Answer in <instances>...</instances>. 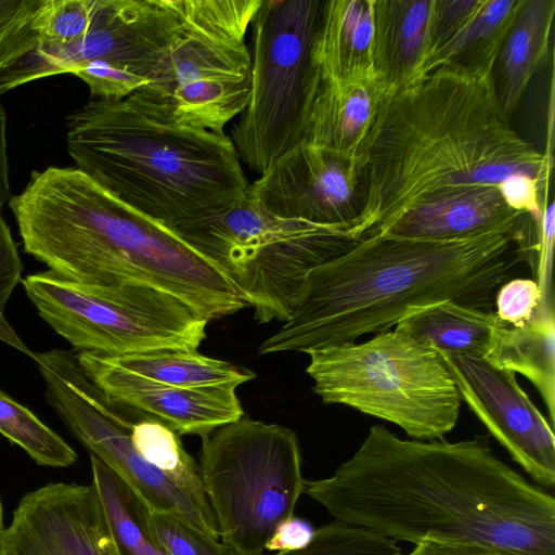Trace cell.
Returning a JSON list of instances; mask_svg holds the SVG:
<instances>
[{"instance_id": "6da1fadb", "label": "cell", "mask_w": 555, "mask_h": 555, "mask_svg": "<svg viewBox=\"0 0 555 555\" xmlns=\"http://www.w3.org/2000/svg\"><path fill=\"white\" fill-rule=\"evenodd\" d=\"M304 493L336 520L395 541L555 555V500L501 461L488 436L401 439L370 427L354 453Z\"/></svg>"}, {"instance_id": "7a4b0ae2", "label": "cell", "mask_w": 555, "mask_h": 555, "mask_svg": "<svg viewBox=\"0 0 555 555\" xmlns=\"http://www.w3.org/2000/svg\"><path fill=\"white\" fill-rule=\"evenodd\" d=\"M363 210L357 241L382 233L417 204L461 190L502 195L528 180L547 186L552 156L517 134L493 76L442 65L383 99L358 155Z\"/></svg>"}, {"instance_id": "3957f363", "label": "cell", "mask_w": 555, "mask_h": 555, "mask_svg": "<svg viewBox=\"0 0 555 555\" xmlns=\"http://www.w3.org/2000/svg\"><path fill=\"white\" fill-rule=\"evenodd\" d=\"M515 236L492 232L456 241L376 234L308 274L283 325L258 353H311L390 331L411 310L451 300L493 311L499 287L520 260Z\"/></svg>"}, {"instance_id": "277c9868", "label": "cell", "mask_w": 555, "mask_h": 555, "mask_svg": "<svg viewBox=\"0 0 555 555\" xmlns=\"http://www.w3.org/2000/svg\"><path fill=\"white\" fill-rule=\"evenodd\" d=\"M9 206L24 250L64 279L99 286L149 285L208 322L247 306L211 262L77 167L33 171Z\"/></svg>"}, {"instance_id": "5b68a950", "label": "cell", "mask_w": 555, "mask_h": 555, "mask_svg": "<svg viewBox=\"0 0 555 555\" xmlns=\"http://www.w3.org/2000/svg\"><path fill=\"white\" fill-rule=\"evenodd\" d=\"M66 143L78 169L176 235L242 202L249 186L225 132L166 120L129 96L74 111Z\"/></svg>"}, {"instance_id": "8992f818", "label": "cell", "mask_w": 555, "mask_h": 555, "mask_svg": "<svg viewBox=\"0 0 555 555\" xmlns=\"http://www.w3.org/2000/svg\"><path fill=\"white\" fill-rule=\"evenodd\" d=\"M261 1L175 0L182 28L129 98L166 120L223 133L249 100L245 35Z\"/></svg>"}, {"instance_id": "52a82bcc", "label": "cell", "mask_w": 555, "mask_h": 555, "mask_svg": "<svg viewBox=\"0 0 555 555\" xmlns=\"http://www.w3.org/2000/svg\"><path fill=\"white\" fill-rule=\"evenodd\" d=\"M309 357L306 371L323 403L392 423L423 441L443 439L456 425L462 400L438 351L400 332Z\"/></svg>"}, {"instance_id": "ba28073f", "label": "cell", "mask_w": 555, "mask_h": 555, "mask_svg": "<svg viewBox=\"0 0 555 555\" xmlns=\"http://www.w3.org/2000/svg\"><path fill=\"white\" fill-rule=\"evenodd\" d=\"M177 236L230 281L261 323L285 322L310 271L357 243L348 230L282 218L247 197Z\"/></svg>"}, {"instance_id": "9c48e42d", "label": "cell", "mask_w": 555, "mask_h": 555, "mask_svg": "<svg viewBox=\"0 0 555 555\" xmlns=\"http://www.w3.org/2000/svg\"><path fill=\"white\" fill-rule=\"evenodd\" d=\"M198 467L221 542L234 555H263L304 494L296 434L243 416L203 437Z\"/></svg>"}, {"instance_id": "30bf717a", "label": "cell", "mask_w": 555, "mask_h": 555, "mask_svg": "<svg viewBox=\"0 0 555 555\" xmlns=\"http://www.w3.org/2000/svg\"><path fill=\"white\" fill-rule=\"evenodd\" d=\"M22 284L39 315L78 352L196 350L206 338L205 318L149 285L81 284L50 270L29 274Z\"/></svg>"}, {"instance_id": "8fae6325", "label": "cell", "mask_w": 555, "mask_h": 555, "mask_svg": "<svg viewBox=\"0 0 555 555\" xmlns=\"http://www.w3.org/2000/svg\"><path fill=\"white\" fill-rule=\"evenodd\" d=\"M322 4L262 0L250 22V94L230 138L240 159L259 175L301 142L310 50Z\"/></svg>"}, {"instance_id": "7c38bea8", "label": "cell", "mask_w": 555, "mask_h": 555, "mask_svg": "<svg viewBox=\"0 0 555 555\" xmlns=\"http://www.w3.org/2000/svg\"><path fill=\"white\" fill-rule=\"evenodd\" d=\"M182 21L173 0H96L88 30L67 42L43 41L14 24L0 37V95L33 80L105 63L150 81Z\"/></svg>"}, {"instance_id": "4fadbf2b", "label": "cell", "mask_w": 555, "mask_h": 555, "mask_svg": "<svg viewBox=\"0 0 555 555\" xmlns=\"http://www.w3.org/2000/svg\"><path fill=\"white\" fill-rule=\"evenodd\" d=\"M46 399L68 430L151 511L172 513L219 539L212 513L203 509L134 449L130 431L140 412L105 396L80 367L74 352L52 349L37 361Z\"/></svg>"}, {"instance_id": "5bb4252c", "label": "cell", "mask_w": 555, "mask_h": 555, "mask_svg": "<svg viewBox=\"0 0 555 555\" xmlns=\"http://www.w3.org/2000/svg\"><path fill=\"white\" fill-rule=\"evenodd\" d=\"M246 197L282 218L350 231L363 210L359 162L301 141L249 183Z\"/></svg>"}, {"instance_id": "9a60e30c", "label": "cell", "mask_w": 555, "mask_h": 555, "mask_svg": "<svg viewBox=\"0 0 555 555\" xmlns=\"http://www.w3.org/2000/svg\"><path fill=\"white\" fill-rule=\"evenodd\" d=\"M460 398L540 487L555 485L553 425L519 386L516 374L487 359L437 350Z\"/></svg>"}, {"instance_id": "2e32d148", "label": "cell", "mask_w": 555, "mask_h": 555, "mask_svg": "<svg viewBox=\"0 0 555 555\" xmlns=\"http://www.w3.org/2000/svg\"><path fill=\"white\" fill-rule=\"evenodd\" d=\"M0 555H116L94 486L49 482L27 492L2 531Z\"/></svg>"}, {"instance_id": "e0dca14e", "label": "cell", "mask_w": 555, "mask_h": 555, "mask_svg": "<svg viewBox=\"0 0 555 555\" xmlns=\"http://www.w3.org/2000/svg\"><path fill=\"white\" fill-rule=\"evenodd\" d=\"M76 357L85 374L107 398L160 421L179 436L203 438L244 416L234 385L171 386L124 371L100 353L78 352Z\"/></svg>"}, {"instance_id": "ac0fdd59", "label": "cell", "mask_w": 555, "mask_h": 555, "mask_svg": "<svg viewBox=\"0 0 555 555\" xmlns=\"http://www.w3.org/2000/svg\"><path fill=\"white\" fill-rule=\"evenodd\" d=\"M528 218L513 209L498 188L481 186L417 204L379 234L444 242L502 232L515 236L518 250L524 251L530 245Z\"/></svg>"}, {"instance_id": "d6986e66", "label": "cell", "mask_w": 555, "mask_h": 555, "mask_svg": "<svg viewBox=\"0 0 555 555\" xmlns=\"http://www.w3.org/2000/svg\"><path fill=\"white\" fill-rule=\"evenodd\" d=\"M386 88L375 72L324 78L312 68L302 113L301 141L358 160Z\"/></svg>"}, {"instance_id": "ffe728a7", "label": "cell", "mask_w": 555, "mask_h": 555, "mask_svg": "<svg viewBox=\"0 0 555 555\" xmlns=\"http://www.w3.org/2000/svg\"><path fill=\"white\" fill-rule=\"evenodd\" d=\"M434 0H373L372 60L386 95L425 76Z\"/></svg>"}, {"instance_id": "44dd1931", "label": "cell", "mask_w": 555, "mask_h": 555, "mask_svg": "<svg viewBox=\"0 0 555 555\" xmlns=\"http://www.w3.org/2000/svg\"><path fill=\"white\" fill-rule=\"evenodd\" d=\"M373 35V0L323 1L310 50L312 70L333 79L375 72Z\"/></svg>"}, {"instance_id": "7402d4cb", "label": "cell", "mask_w": 555, "mask_h": 555, "mask_svg": "<svg viewBox=\"0 0 555 555\" xmlns=\"http://www.w3.org/2000/svg\"><path fill=\"white\" fill-rule=\"evenodd\" d=\"M554 0H521L498 55L494 88L506 118L518 107L550 52ZM494 66V68H495Z\"/></svg>"}, {"instance_id": "603a6c76", "label": "cell", "mask_w": 555, "mask_h": 555, "mask_svg": "<svg viewBox=\"0 0 555 555\" xmlns=\"http://www.w3.org/2000/svg\"><path fill=\"white\" fill-rule=\"evenodd\" d=\"M502 322L494 310L444 300L411 310L395 331L439 351L487 359Z\"/></svg>"}, {"instance_id": "cb8c5ba5", "label": "cell", "mask_w": 555, "mask_h": 555, "mask_svg": "<svg viewBox=\"0 0 555 555\" xmlns=\"http://www.w3.org/2000/svg\"><path fill=\"white\" fill-rule=\"evenodd\" d=\"M495 366L528 378L546 404L548 422L555 420L554 312L535 314L522 325L502 322L487 358Z\"/></svg>"}, {"instance_id": "d4e9b609", "label": "cell", "mask_w": 555, "mask_h": 555, "mask_svg": "<svg viewBox=\"0 0 555 555\" xmlns=\"http://www.w3.org/2000/svg\"><path fill=\"white\" fill-rule=\"evenodd\" d=\"M111 364L143 378L184 388L240 385L256 377L255 373L230 362L210 358L196 350L154 349L107 356Z\"/></svg>"}, {"instance_id": "484cf974", "label": "cell", "mask_w": 555, "mask_h": 555, "mask_svg": "<svg viewBox=\"0 0 555 555\" xmlns=\"http://www.w3.org/2000/svg\"><path fill=\"white\" fill-rule=\"evenodd\" d=\"M92 485L114 543L116 555H169L155 538L151 509L108 466L90 454Z\"/></svg>"}, {"instance_id": "4316f807", "label": "cell", "mask_w": 555, "mask_h": 555, "mask_svg": "<svg viewBox=\"0 0 555 555\" xmlns=\"http://www.w3.org/2000/svg\"><path fill=\"white\" fill-rule=\"evenodd\" d=\"M521 0H483L473 21L429 59L425 75L449 65L469 74L493 76L504 39Z\"/></svg>"}, {"instance_id": "83f0119b", "label": "cell", "mask_w": 555, "mask_h": 555, "mask_svg": "<svg viewBox=\"0 0 555 555\" xmlns=\"http://www.w3.org/2000/svg\"><path fill=\"white\" fill-rule=\"evenodd\" d=\"M130 437L135 451L146 462L203 509L212 513L198 464L184 450L176 431L160 421L140 413L131 427Z\"/></svg>"}, {"instance_id": "f1b7e54d", "label": "cell", "mask_w": 555, "mask_h": 555, "mask_svg": "<svg viewBox=\"0 0 555 555\" xmlns=\"http://www.w3.org/2000/svg\"><path fill=\"white\" fill-rule=\"evenodd\" d=\"M0 434L41 466L68 467L77 460L75 450L66 441L1 390Z\"/></svg>"}, {"instance_id": "f546056e", "label": "cell", "mask_w": 555, "mask_h": 555, "mask_svg": "<svg viewBox=\"0 0 555 555\" xmlns=\"http://www.w3.org/2000/svg\"><path fill=\"white\" fill-rule=\"evenodd\" d=\"M273 555H403L397 541L369 529L334 519L315 529L312 541L298 551Z\"/></svg>"}, {"instance_id": "4dcf8cb0", "label": "cell", "mask_w": 555, "mask_h": 555, "mask_svg": "<svg viewBox=\"0 0 555 555\" xmlns=\"http://www.w3.org/2000/svg\"><path fill=\"white\" fill-rule=\"evenodd\" d=\"M150 525L169 555H234L219 539L172 513L151 511Z\"/></svg>"}, {"instance_id": "1f68e13d", "label": "cell", "mask_w": 555, "mask_h": 555, "mask_svg": "<svg viewBox=\"0 0 555 555\" xmlns=\"http://www.w3.org/2000/svg\"><path fill=\"white\" fill-rule=\"evenodd\" d=\"M543 295L533 279H509L495 295V313L506 324L518 326L531 321L542 306Z\"/></svg>"}, {"instance_id": "d6a6232c", "label": "cell", "mask_w": 555, "mask_h": 555, "mask_svg": "<svg viewBox=\"0 0 555 555\" xmlns=\"http://www.w3.org/2000/svg\"><path fill=\"white\" fill-rule=\"evenodd\" d=\"M482 3L483 0H434L429 34L430 56L473 21Z\"/></svg>"}, {"instance_id": "836d02e7", "label": "cell", "mask_w": 555, "mask_h": 555, "mask_svg": "<svg viewBox=\"0 0 555 555\" xmlns=\"http://www.w3.org/2000/svg\"><path fill=\"white\" fill-rule=\"evenodd\" d=\"M22 261L11 230L0 216V312L21 280Z\"/></svg>"}, {"instance_id": "e575fe53", "label": "cell", "mask_w": 555, "mask_h": 555, "mask_svg": "<svg viewBox=\"0 0 555 555\" xmlns=\"http://www.w3.org/2000/svg\"><path fill=\"white\" fill-rule=\"evenodd\" d=\"M314 532L315 529L308 520L292 515L276 526L266 550L278 552L301 550L312 541Z\"/></svg>"}, {"instance_id": "d590c367", "label": "cell", "mask_w": 555, "mask_h": 555, "mask_svg": "<svg viewBox=\"0 0 555 555\" xmlns=\"http://www.w3.org/2000/svg\"><path fill=\"white\" fill-rule=\"evenodd\" d=\"M405 555H511L498 550L475 544L426 540Z\"/></svg>"}, {"instance_id": "8d00e7d4", "label": "cell", "mask_w": 555, "mask_h": 555, "mask_svg": "<svg viewBox=\"0 0 555 555\" xmlns=\"http://www.w3.org/2000/svg\"><path fill=\"white\" fill-rule=\"evenodd\" d=\"M7 129L8 117L4 107L0 102V216L4 205L11 197Z\"/></svg>"}, {"instance_id": "74e56055", "label": "cell", "mask_w": 555, "mask_h": 555, "mask_svg": "<svg viewBox=\"0 0 555 555\" xmlns=\"http://www.w3.org/2000/svg\"><path fill=\"white\" fill-rule=\"evenodd\" d=\"M34 0H0V37L33 5Z\"/></svg>"}, {"instance_id": "f35d334b", "label": "cell", "mask_w": 555, "mask_h": 555, "mask_svg": "<svg viewBox=\"0 0 555 555\" xmlns=\"http://www.w3.org/2000/svg\"><path fill=\"white\" fill-rule=\"evenodd\" d=\"M0 340L26 353L28 357L35 360L36 353L29 350L16 335V333L3 317V312H0Z\"/></svg>"}, {"instance_id": "ab89813d", "label": "cell", "mask_w": 555, "mask_h": 555, "mask_svg": "<svg viewBox=\"0 0 555 555\" xmlns=\"http://www.w3.org/2000/svg\"><path fill=\"white\" fill-rule=\"evenodd\" d=\"M3 529H4V527H3V507H2V502H1V498H0V537L2 534Z\"/></svg>"}]
</instances>
